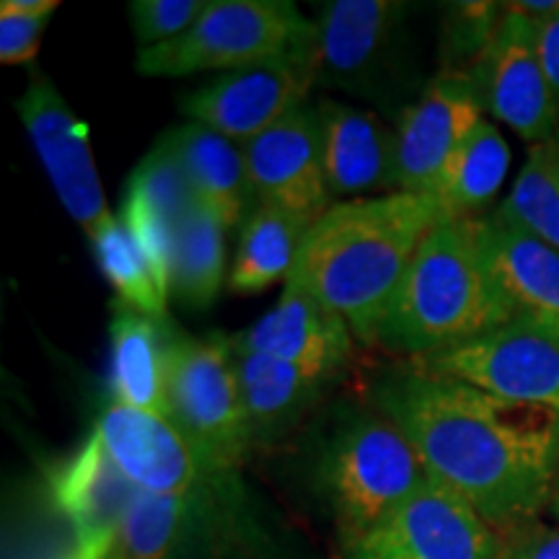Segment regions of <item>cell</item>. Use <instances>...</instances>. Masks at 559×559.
Here are the masks:
<instances>
[{
    "label": "cell",
    "mask_w": 559,
    "mask_h": 559,
    "mask_svg": "<svg viewBox=\"0 0 559 559\" xmlns=\"http://www.w3.org/2000/svg\"><path fill=\"white\" fill-rule=\"evenodd\" d=\"M495 213L559 251V140L531 145L513 190Z\"/></svg>",
    "instance_id": "27"
},
{
    "label": "cell",
    "mask_w": 559,
    "mask_h": 559,
    "mask_svg": "<svg viewBox=\"0 0 559 559\" xmlns=\"http://www.w3.org/2000/svg\"><path fill=\"white\" fill-rule=\"evenodd\" d=\"M355 342L353 330L337 311L296 285H285L277 304L234 337L236 347L332 379H340L353 362Z\"/></svg>",
    "instance_id": "15"
},
{
    "label": "cell",
    "mask_w": 559,
    "mask_h": 559,
    "mask_svg": "<svg viewBox=\"0 0 559 559\" xmlns=\"http://www.w3.org/2000/svg\"><path fill=\"white\" fill-rule=\"evenodd\" d=\"M313 223L283 207L257 205L241 226L239 247L228 270V288L241 296L288 283L298 251Z\"/></svg>",
    "instance_id": "23"
},
{
    "label": "cell",
    "mask_w": 559,
    "mask_h": 559,
    "mask_svg": "<svg viewBox=\"0 0 559 559\" xmlns=\"http://www.w3.org/2000/svg\"><path fill=\"white\" fill-rule=\"evenodd\" d=\"M164 321L117 300L109 326L111 391L117 404L169 417V358L174 342L164 330Z\"/></svg>",
    "instance_id": "20"
},
{
    "label": "cell",
    "mask_w": 559,
    "mask_h": 559,
    "mask_svg": "<svg viewBox=\"0 0 559 559\" xmlns=\"http://www.w3.org/2000/svg\"><path fill=\"white\" fill-rule=\"evenodd\" d=\"M513 321L479 241V218H443L391 298L379 345L425 360Z\"/></svg>",
    "instance_id": "3"
},
{
    "label": "cell",
    "mask_w": 559,
    "mask_h": 559,
    "mask_svg": "<svg viewBox=\"0 0 559 559\" xmlns=\"http://www.w3.org/2000/svg\"><path fill=\"white\" fill-rule=\"evenodd\" d=\"M500 559H559V528L531 521L502 534Z\"/></svg>",
    "instance_id": "33"
},
{
    "label": "cell",
    "mask_w": 559,
    "mask_h": 559,
    "mask_svg": "<svg viewBox=\"0 0 559 559\" xmlns=\"http://www.w3.org/2000/svg\"><path fill=\"white\" fill-rule=\"evenodd\" d=\"M52 16H24L0 9V60L3 66H21L37 58L41 37Z\"/></svg>",
    "instance_id": "32"
},
{
    "label": "cell",
    "mask_w": 559,
    "mask_h": 559,
    "mask_svg": "<svg viewBox=\"0 0 559 559\" xmlns=\"http://www.w3.org/2000/svg\"><path fill=\"white\" fill-rule=\"evenodd\" d=\"M481 120L485 107L472 75L440 70L396 128V190L430 198L445 164Z\"/></svg>",
    "instance_id": "13"
},
{
    "label": "cell",
    "mask_w": 559,
    "mask_h": 559,
    "mask_svg": "<svg viewBox=\"0 0 559 559\" xmlns=\"http://www.w3.org/2000/svg\"><path fill=\"white\" fill-rule=\"evenodd\" d=\"M34 151L45 166L55 194L66 213L94 241L115 221L104 194L88 124L68 107L55 83L41 70H34L24 96L16 102Z\"/></svg>",
    "instance_id": "7"
},
{
    "label": "cell",
    "mask_w": 559,
    "mask_h": 559,
    "mask_svg": "<svg viewBox=\"0 0 559 559\" xmlns=\"http://www.w3.org/2000/svg\"><path fill=\"white\" fill-rule=\"evenodd\" d=\"M440 221L436 202L407 192L334 202L306 234L285 285L337 311L362 345H379L391 298Z\"/></svg>",
    "instance_id": "2"
},
{
    "label": "cell",
    "mask_w": 559,
    "mask_h": 559,
    "mask_svg": "<svg viewBox=\"0 0 559 559\" xmlns=\"http://www.w3.org/2000/svg\"><path fill=\"white\" fill-rule=\"evenodd\" d=\"M342 551L345 559H500L502 534L432 477L415 498Z\"/></svg>",
    "instance_id": "8"
},
{
    "label": "cell",
    "mask_w": 559,
    "mask_h": 559,
    "mask_svg": "<svg viewBox=\"0 0 559 559\" xmlns=\"http://www.w3.org/2000/svg\"><path fill=\"white\" fill-rule=\"evenodd\" d=\"M241 148L260 205L283 207L309 223L334 205L317 107L304 104L293 109Z\"/></svg>",
    "instance_id": "12"
},
{
    "label": "cell",
    "mask_w": 559,
    "mask_h": 559,
    "mask_svg": "<svg viewBox=\"0 0 559 559\" xmlns=\"http://www.w3.org/2000/svg\"><path fill=\"white\" fill-rule=\"evenodd\" d=\"M94 436L140 492L190 500L207 477L190 440L169 417L156 412L111 402L96 419Z\"/></svg>",
    "instance_id": "14"
},
{
    "label": "cell",
    "mask_w": 559,
    "mask_h": 559,
    "mask_svg": "<svg viewBox=\"0 0 559 559\" xmlns=\"http://www.w3.org/2000/svg\"><path fill=\"white\" fill-rule=\"evenodd\" d=\"M207 3L210 0H132L128 13L140 50L166 45L190 32Z\"/></svg>",
    "instance_id": "31"
},
{
    "label": "cell",
    "mask_w": 559,
    "mask_h": 559,
    "mask_svg": "<svg viewBox=\"0 0 559 559\" xmlns=\"http://www.w3.org/2000/svg\"><path fill=\"white\" fill-rule=\"evenodd\" d=\"M169 417L190 440L207 474L236 472L251 451L234 342L202 337L174 342Z\"/></svg>",
    "instance_id": "6"
},
{
    "label": "cell",
    "mask_w": 559,
    "mask_h": 559,
    "mask_svg": "<svg viewBox=\"0 0 559 559\" xmlns=\"http://www.w3.org/2000/svg\"><path fill=\"white\" fill-rule=\"evenodd\" d=\"M502 3H451L443 26L445 70L469 73L498 29Z\"/></svg>",
    "instance_id": "30"
},
{
    "label": "cell",
    "mask_w": 559,
    "mask_h": 559,
    "mask_svg": "<svg viewBox=\"0 0 559 559\" xmlns=\"http://www.w3.org/2000/svg\"><path fill=\"white\" fill-rule=\"evenodd\" d=\"M96 264L117 293V300L140 313L166 319L171 290L169 283L158 275L145 251L138 247L135 236L124 226L122 218H115L107 228L91 241Z\"/></svg>",
    "instance_id": "26"
},
{
    "label": "cell",
    "mask_w": 559,
    "mask_h": 559,
    "mask_svg": "<svg viewBox=\"0 0 559 559\" xmlns=\"http://www.w3.org/2000/svg\"><path fill=\"white\" fill-rule=\"evenodd\" d=\"M177 148L192 190L223 221V226L241 228L260 202L251 187L243 148L205 124L187 122L166 132Z\"/></svg>",
    "instance_id": "22"
},
{
    "label": "cell",
    "mask_w": 559,
    "mask_h": 559,
    "mask_svg": "<svg viewBox=\"0 0 559 559\" xmlns=\"http://www.w3.org/2000/svg\"><path fill=\"white\" fill-rule=\"evenodd\" d=\"M55 506L75 531V544L107 549L140 489L117 469L99 438L91 432L83 449L50 479Z\"/></svg>",
    "instance_id": "18"
},
{
    "label": "cell",
    "mask_w": 559,
    "mask_h": 559,
    "mask_svg": "<svg viewBox=\"0 0 559 559\" xmlns=\"http://www.w3.org/2000/svg\"><path fill=\"white\" fill-rule=\"evenodd\" d=\"M547 510L555 519L559 521V469H557V477H555V485H551V498H549V506Z\"/></svg>",
    "instance_id": "38"
},
{
    "label": "cell",
    "mask_w": 559,
    "mask_h": 559,
    "mask_svg": "<svg viewBox=\"0 0 559 559\" xmlns=\"http://www.w3.org/2000/svg\"><path fill=\"white\" fill-rule=\"evenodd\" d=\"M510 148L492 120H481L459 145L430 200L443 218H481V210L498 198L508 177Z\"/></svg>",
    "instance_id": "24"
},
{
    "label": "cell",
    "mask_w": 559,
    "mask_h": 559,
    "mask_svg": "<svg viewBox=\"0 0 559 559\" xmlns=\"http://www.w3.org/2000/svg\"><path fill=\"white\" fill-rule=\"evenodd\" d=\"M317 47V24L290 0H210L198 24L166 45L138 50L135 68L153 79L236 73Z\"/></svg>",
    "instance_id": "5"
},
{
    "label": "cell",
    "mask_w": 559,
    "mask_h": 559,
    "mask_svg": "<svg viewBox=\"0 0 559 559\" xmlns=\"http://www.w3.org/2000/svg\"><path fill=\"white\" fill-rule=\"evenodd\" d=\"M409 362L559 415V340L523 321H508L477 340Z\"/></svg>",
    "instance_id": "9"
},
{
    "label": "cell",
    "mask_w": 559,
    "mask_h": 559,
    "mask_svg": "<svg viewBox=\"0 0 559 559\" xmlns=\"http://www.w3.org/2000/svg\"><path fill=\"white\" fill-rule=\"evenodd\" d=\"M469 75L485 115L531 145L559 140V111L542 68L534 21L502 3L498 29Z\"/></svg>",
    "instance_id": "10"
},
{
    "label": "cell",
    "mask_w": 559,
    "mask_h": 559,
    "mask_svg": "<svg viewBox=\"0 0 559 559\" xmlns=\"http://www.w3.org/2000/svg\"><path fill=\"white\" fill-rule=\"evenodd\" d=\"M104 551L107 549H88V547H81V544L73 542V547H70L66 555L58 559H102Z\"/></svg>",
    "instance_id": "37"
},
{
    "label": "cell",
    "mask_w": 559,
    "mask_h": 559,
    "mask_svg": "<svg viewBox=\"0 0 559 559\" xmlns=\"http://www.w3.org/2000/svg\"><path fill=\"white\" fill-rule=\"evenodd\" d=\"M234 355L251 449L285 436L317 404L324 389L337 381L332 376L311 373V370L236 345Z\"/></svg>",
    "instance_id": "21"
},
{
    "label": "cell",
    "mask_w": 559,
    "mask_h": 559,
    "mask_svg": "<svg viewBox=\"0 0 559 559\" xmlns=\"http://www.w3.org/2000/svg\"><path fill=\"white\" fill-rule=\"evenodd\" d=\"M128 194L148 205L174 230L198 205V194L192 190V181L169 135L160 138L130 174Z\"/></svg>",
    "instance_id": "29"
},
{
    "label": "cell",
    "mask_w": 559,
    "mask_h": 559,
    "mask_svg": "<svg viewBox=\"0 0 559 559\" xmlns=\"http://www.w3.org/2000/svg\"><path fill=\"white\" fill-rule=\"evenodd\" d=\"M58 5V0H3L0 9L24 13V16H52Z\"/></svg>",
    "instance_id": "36"
},
{
    "label": "cell",
    "mask_w": 559,
    "mask_h": 559,
    "mask_svg": "<svg viewBox=\"0 0 559 559\" xmlns=\"http://www.w3.org/2000/svg\"><path fill=\"white\" fill-rule=\"evenodd\" d=\"M190 500L140 492L102 559H177Z\"/></svg>",
    "instance_id": "28"
},
{
    "label": "cell",
    "mask_w": 559,
    "mask_h": 559,
    "mask_svg": "<svg viewBox=\"0 0 559 559\" xmlns=\"http://www.w3.org/2000/svg\"><path fill=\"white\" fill-rule=\"evenodd\" d=\"M479 241L513 321L559 340V251L498 213L479 218Z\"/></svg>",
    "instance_id": "17"
},
{
    "label": "cell",
    "mask_w": 559,
    "mask_h": 559,
    "mask_svg": "<svg viewBox=\"0 0 559 559\" xmlns=\"http://www.w3.org/2000/svg\"><path fill=\"white\" fill-rule=\"evenodd\" d=\"M407 5L396 0H332L317 21L319 79L358 86L386 55Z\"/></svg>",
    "instance_id": "19"
},
{
    "label": "cell",
    "mask_w": 559,
    "mask_h": 559,
    "mask_svg": "<svg viewBox=\"0 0 559 559\" xmlns=\"http://www.w3.org/2000/svg\"><path fill=\"white\" fill-rule=\"evenodd\" d=\"M373 404L419 451L432 477L500 534L536 521L559 469V415L489 394L417 362L386 370Z\"/></svg>",
    "instance_id": "1"
},
{
    "label": "cell",
    "mask_w": 559,
    "mask_h": 559,
    "mask_svg": "<svg viewBox=\"0 0 559 559\" xmlns=\"http://www.w3.org/2000/svg\"><path fill=\"white\" fill-rule=\"evenodd\" d=\"M324 169L334 202L379 198L396 190L400 140L376 111L334 99L319 102Z\"/></svg>",
    "instance_id": "16"
},
{
    "label": "cell",
    "mask_w": 559,
    "mask_h": 559,
    "mask_svg": "<svg viewBox=\"0 0 559 559\" xmlns=\"http://www.w3.org/2000/svg\"><path fill=\"white\" fill-rule=\"evenodd\" d=\"M319 81L317 47L210 81L181 102L190 122L247 145L272 124L304 107Z\"/></svg>",
    "instance_id": "11"
},
{
    "label": "cell",
    "mask_w": 559,
    "mask_h": 559,
    "mask_svg": "<svg viewBox=\"0 0 559 559\" xmlns=\"http://www.w3.org/2000/svg\"><path fill=\"white\" fill-rule=\"evenodd\" d=\"M536 45H539L544 75H547L559 111V11L536 24Z\"/></svg>",
    "instance_id": "34"
},
{
    "label": "cell",
    "mask_w": 559,
    "mask_h": 559,
    "mask_svg": "<svg viewBox=\"0 0 559 559\" xmlns=\"http://www.w3.org/2000/svg\"><path fill=\"white\" fill-rule=\"evenodd\" d=\"M510 9L523 13V16L534 21V24H539V21L549 19L551 13L559 11V0H513V3H508Z\"/></svg>",
    "instance_id": "35"
},
{
    "label": "cell",
    "mask_w": 559,
    "mask_h": 559,
    "mask_svg": "<svg viewBox=\"0 0 559 559\" xmlns=\"http://www.w3.org/2000/svg\"><path fill=\"white\" fill-rule=\"evenodd\" d=\"M319 477L347 549L415 498L432 474L400 425L376 409L334 432L321 453Z\"/></svg>",
    "instance_id": "4"
},
{
    "label": "cell",
    "mask_w": 559,
    "mask_h": 559,
    "mask_svg": "<svg viewBox=\"0 0 559 559\" xmlns=\"http://www.w3.org/2000/svg\"><path fill=\"white\" fill-rule=\"evenodd\" d=\"M226 234L223 221L200 200L174 230L169 290L187 309H210L218 300L223 283H228Z\"/></svg>",
    "instance_id": "25"
}]
</instances>
